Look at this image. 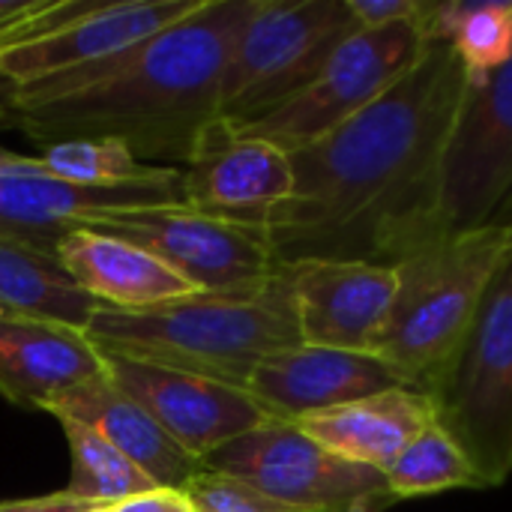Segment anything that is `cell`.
<instances>
[{"instance_id": "9a60e30c", "label": "cell", "mask_w": 512, "mask_h": 512, "mask_svg": "<svg viewBox=\"0 0 512 512\" xmlns=\"http://www.w3.org/2000/svg\"><path fill=\"white\" fill-rule=\"evenodd\" d=\"M303 345L372 354L390 315L396 267L369 261L288 264Z\"/></svg>"}, {"instance_id": "836d02e7", "label": "cell", "mask_w": 512, "mask_h": 512, "mask_svg": "<svg viewBox=\"0 0 512 512\" xmlns=\"http://www.w3.org/2000/svg\"><path fill=\"white\" fill-rule=\"evenodd\" d=\"M0 150H3V147H0Z\"/></svg>"}, {"instance_id": "7a4b0ae2", "label": "cell", "mask_w": 512, "mask_h": 512, "mask_svg": "<svg viewBox=\"0 0 512 512\" xmlns=\"http://www.w3.org/2000/svg\"><path fill=\"white\" fill-rule=\"evenodd\" d=\"M258 0H201L147 42L15 87V126L39 147L117 138L144 165L183 168L219 123L222 81Z\"/></svg>"}, {"instance_id": "8fae6325", "label": "cell", "mask_w": 512, "mask_h": 512, "mask_svg": "<svg viewBox=\"0 0 512 512\" xmlns=\"http://www.w3.org/2000/svg\"><path fill=\"white\" fill-rule=\"evenodd\" d=\"M512 210V57L468 81L441 156L438 219L444 234L477 231Z\"/></svg>"}, {"instance_id": "52a82bcc", "label": "cell", "mask_w": 512, "mask_h": 512, "mask_svg": "<svg viewBox=\"0 0 512 512\" xmlns=\"http://www.w3.org/2000/svg\"><path fill=\"white\" fill-rule=\"evenodd\" d=\"M417 21H402L378 30H357L348 36L327 66L288 102L270 114L231 129L243 138L267 141L285 153L303 150L342 123L366 111L396 81H402L426 51Z\"/></svg>"}, {"instance_id": "1f68e13d", "label": "cell", "mask_w": 512, "mask_h": 512, "mask_svg": "<svg viewBox=\"0 0 512 512\" xmlns=\"http://www.w3.org/2000/svg\"><path fill=\"white\" fill-rule=\"evenodd\" d=\"M351 512H372V510H351Z\"/></svg>"}, {"instance_id": "44dd1931", "label": "cell", "mask_w": 512, "mask_h": 512, "mask_svg": "<svg viewBox=\"0 0 512 512\" xmlns=\"http://www.w3.org/2000/svg\"><path fill=\"white\" fill-rule=\"evenodd\" d=\"M0 309L72 330H87L102 309L54 255L0 237Z\"/></svg>"}, {"instance_id": "cb8c5ba5", "label": "cell", "mask_w": 512, "mask_h": 512, "mask_svg": "<svg viewBox=\"0 0 512 512\" xmlns=\"http://www.w3.org/2000/svg\"><path fill=\"white\" fill-rule=\"evenodd\" d=\"M384 477L396 501L426 498L450 489H483L468 456L438 423L414 438L405 453L384 471Z\"/></svg>"}, {"instance_id": "d6a6232c", "label": "cell", "mask_w": 512, "mask_h": 512, "mask_svg": "<svg viewBox=\"0 0 512 512\" xmlns=\"http://www.w3.org/2000/svg\"><path fill=\"white\" fill-rule=\"evenodd\" d=\"M93 512H105V507H99V510H93Z\"/></svg>"}, {"instance_id": "2e32d148", "label": "cell", "mask_w": 512, "mask_h": 512, "mask_svg": "<svg viewBox=\"0 0 512 512\" xmlns=\"http://www.w3.org/2000/svg\"><path fill=\"white\" fill-rule=\"evenodd\" d=\"M201 0H120L96 3L72 24L0 54V75L12 87H24L51 75L78 72L105 63L159 30L189 15Z\"/></svg>"}, {"instance_id": "ba28073f", "label": "cell", "mask_w": 512, "mask_h": 512, "mask_svg": "<svg viewBox=\"0 0 512 512\" xmlns=\"http://www.w3.org/2000/svg\"><path fill=\"white\" fill-rule=\"evenodd\" d=\"M204 468L252 486L291 512H381L396 504L381 471L330 453L300 426L282 420H267L219 447Z\"/></svg>"}, {"instance_id": "f1b7e54d", "label": "cell", "mask_w": 512, "mask_h": 512, "mask_svg": "<svg viewBox=\"0 0 512 512\" xmlns=\"http://www.w3.org/2000/svg\"><path fill=\"white\" fill-rule=\"evenodd\" d=\"M105 512H195L186 492H174V489H153L144 495H135L129 501L111 504Z\"/></svg>"}, {"instance_id": "4316f807", "label": "cell", "mask_w": 512, "mask_h": 512, "mask_svg": "<svg viewBox=\"0 0 512 512\" xmlns=\"http://www.w3.org/2000/svg\"><path fill=\"white\" fill-rule=\"evenodd\" d=\"M183 492L195 512H291L264 498L252 486L210 468L195 474V480Z\"/></svg>"}, {"instance_id": "30bf717a", "label": "cell", "mask_w": 512, "mask_h": 512, "mask_svg": "<svg viewBox=\"0 0 512 512\" xmlns=\"http://www.w3.org/2000/svg\"><path fill=\"white\" fill-rule=\"evenodd\" d=\"M186 207L180 168H153L129 183H69L36 156L0 150V237L54 255L57 240L111 213ZM57 258V255H54Z\"/></svg>"}, {"instance_id": "d6986e66", "label": "cell", "mask_w": 512, "mask_h": 512, "mask_svg": "<svg viewBox=\"0 0 512 512\" xmlns=\"http://www.w3.org/2000/svg\"><path fill=\"white\" fill-rule=\"evenodd\" d=\"M60 267L105 309H150L198 294L150 252L87 228H72L54 249Z\"/></svg>"}, {"instance_id": "7c38bea8", "label": "cell", "mask_w": 512, "mask_h": 512, "mask_svg": "<svg viewBox=\"0 0 512 512\" xmlns=\"http://www.w3.org/2000/svg\"><path fill=\"white\" fill-rule=\"evenodd\" d=\"M105 372L198 462L270 420L246 390L231 384L123 357H105Z\"/></svg>"}, {"instance_id": "484cf974", "label": "cell", "mask_w": 512, "mask_h": 512, "mask_svg": "<svg viewBox=\"0 0 512 512\" xmlns=\"http://www.w3.org/2000/svg\"><path fill=\"white\" fill-rule=\"evenodd\" d=\"M90 0H0V54L87 15Z\"/></svg>"}, {"instance_id": "7402d4cb", "label": "cell", "mask_w": 512, "mask_h": 512, "mask_svg": "<svg viewBox=\"0 0 512 512\" xmlns=\"http://www.w3.org/2000/svg\"><path fill=\"white\" fill-rule=\"evenodd\" d=\"M417 30L444 42L468 81H480L512 57V0H423Z\"/></svg>"}, {"instance_id": "9c48e42d", "label": "cell", "mask_w": 512, "mask_h": 512, "mask_svg": "<svg viewBox=\"0 0 512 512\" xmlns=\"http://www.w3.org/2000/svg\"><path fill=\"white\" fill-rule=\"evenodd\" d=\"M81 228L150 252L198 294L258 291L279 270L264 228L213 219L192 207L111 213Z\"/></svg>"}, {"instance_id": "d4e9b609", "label": "cell", "mask_w": 512, "mask_h": 512, "mask_svg": "<svg viewBox=\"0 0 512 512\" xmlns=\"http://www.w3.org/2000/svg\"><path fill=\"white\" fill-rule=\"evenodd\" d=\"M39 165L69 183H129L147 177L156 165H144L123 141L117 138H69L45 144L36 153Z\"/></svg>"}, {"instance_id": "6da1fadb", "label": "cell", "mask_w": 512, "mask_h": 512, "mask_svg": "<svg viewBox=\"0 0 512 512\" xmlns=\"http://www.w3.org/2000/svg\"><path fill=\"white\" fill-rule=\"evenodd\" d=\"M468 72L444 42L366 111L321 141L288 153L291 198L264 225L279 267L369 261L393 267L441 237V156Z\"/></svg>"}, {"instance_id": "5b68a950", "label": "cell", "mask_w": 512, "mask_h": 512, "mask_svg": "<svg viewBox=\"0 0 512 512\" xmlns=\"http://www.w3.org/2000/svg\"><path fill=\"white\" fill-rule=\"evenodd\" d=\"M435 423L459 444L483 489L512 477V249L435 378Z\"/></svg>"}, {"instance_id": "83f0119b", "label": "cell", "mask_w": 512, "mask_h": 512, "mask_svg": "<svg viewBox=\"0 0 512 512\" xmlns=\"http://www.w3.org/2000/svg\"><path fill=\"white\" fill-rule=\"evenodd\" d=\"M363 30H378L402 21H417L423 0H345Z\"/></svg>"}, {"instance_id": "8992f818", "label": "cell", "mask_w": 512, "mask_h": 512, "mask_svg": "<svg viewBox=\"0 0 512 512\" xmlns=\"http://www.w3.org/2000/svg\"><path fill=\"white\" fill-rule=\"evenodd\" d=\"M360 30L345 0H258L222 81L219 120L240 129L297 96Z\"/></svg>"}, {"instance_id": "ac0fdd59", "label": "cell", "mask_w": 512, "mask_h": 512, "mask_svg": "<svg viewBox=\"0 0 512 512\" xmlns=\"http://www.w3.org/2000/svg\"><path fill=\"white\" fill-rule=\"evenodd\" d=\"M45 414H51L57 423L69 420L105 438L135 468H141L156 483V489L183 492L195 474L204 471V462L171 441L162 426L108 378V372L51 399Z\"/></svg>"}, {"instance_id": "603a6c76", "label": "cell", "mask_w": 512, "mask_h": 512, "mask_svg": "<svg viewBox=\"0 0 512 512\" xmlns=\"http://www.w3.org/2000/svg\"><path fill=\"white\" fill-rule=\"evenodd\" d=\"M66 444H69V486L63 489L66 495L93 504V507H111L120 501H129L135 495L153 492L156 483L135 468L117 447H111L105 438L96 432L60 420Z\"/></svg>"}, {"instance_id": "277c9868", "label": "cell", "mask_w": 512, "mask_h": 512, "mask_svg": "<svg viewBox=\"0 0 512 512\" xmlns=\"http://www.w3.org/2000/svg\"><path fill=\"white\" fill-rule=\"evenodd\" d=\"M510 249V225L495 222L441 234L396 261L399 288L372 354L396 369L408 387L429 393Z\"/></svg>"}, {"instance_id": "f546056e", "label": "cell", "mask_w": 512, "mask_h": 512, "mask_svg": "<svg viewBox=\"0 0 512 512\" xmlns=\"http://www.w3.org/2000/svg\"><path fill=\"white\" fill-rule=\"evenodd\" d=\"M99 507L84 504L66 492H54L45 498H27V501H0V512H93Z\"/></svg>"}, {"instance_id": "4fadbf2b", "label": "cell", "mask_w": 512, "mask_h": 512, "mask_svg": "<svg viewBox=\"0 0 512 512\" xmlns=\"http://www.w3.org/2000/svg\"><path fill=\"white\" fill-rule=\"evenodd\" d=\"M180 174L186 207L258 228H264L294 192L291 156L267 141L231 132L222 120L207 129Z\"/></svg>"}, {"instance_id": "3957f363", "label": "cell", "mask_w": 512, "mask_h": 512, "mask_svg": "<svg viewBox=\"0 0 512 512\" xmlns=\"http://www.w3.org/2000/svg\"><path fill=\"white\" fill-rule=\"evenodd\" d=\"M84 333L102 357L177 369L240 390L264 357L303 345L288 267L246 294H189L150 309L102 306Z\"/></svg>"}, {"instance_id": "5bb4252c", "label": "cell", "mask_w": 512, "mask_h": 512, "mask_svg": "<svg viewBox=\"0 0 512 512\" xmlns=\"http://www.w3.org/2000/svg\"><path fill=\"white\" fill-rule=\"evenodd\" d=\"M396 387L405 378L375 354L297 345L264 357L243 390L270 420L300 423Z\"/></svg>"}, {"instance_id": "ffe728a7", "label": "cell", "mask_w": 512, "mask_h": 512, "mask_svg": "<svg viewBox=\"0 0 512 512\" xmlns=\"http://www.w3.org/2000/svg\"><path fill=\"white\" fill-rule=\"evenodd\" d=\"M294 426L330 453L384 474L414 438L435 426V405L423 390L396 387L345 408L306 417Z\"/></svg>"}, {"instance_id": "e0dca14e", "label": "cell", "mask_w": 512, "mask_h": 512, "mask_svg": "<svg viewBox=\"0 0 512 512\" xmlns=\"http://www.w3.org/2000/svg\"><path fill=\"white\" fill-rule=\"evenodd\" d=\"M105 375V357L84 330L0 309V396L24 411H45L60 393Z\"/></svg>"}, {"instance_id": "4dcf8cb0", "label": "cell", "mask_w": 512, "mask_h": 512, "mask_svg": "<svg viewBox=\"0 0 512 512\" xmlns=\"http://www.w3.org/2000/svg\"><path fill=\"white\" fill-rule=\"evenodd\" d=\"M504 222H507V225H510V231H512V210H510V219H504Z\"/></svg>"}]
</instances>
